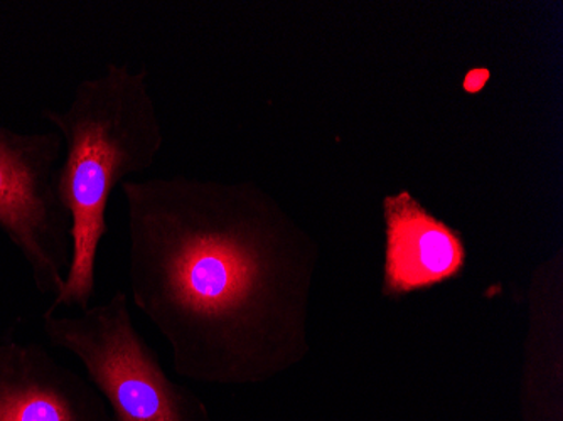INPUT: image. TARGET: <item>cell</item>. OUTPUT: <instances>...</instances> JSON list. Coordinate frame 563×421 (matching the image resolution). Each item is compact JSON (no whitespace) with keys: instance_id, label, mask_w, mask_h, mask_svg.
<instances>
[{"instance_id":"obj_1","label":"cell","mask_w":563,"mask_h":421,"mask_svg":"<svg viewBox=\"0 0 563 421\" xmlns=\"http://www.w3.org/2000/svg\"><path fill=\"white\" fill-rule=\"evenodd\" d=\"M135 307L174 372L262 383L306 354L311 240L255 184L154 177L122 184Z\"/></svg>"},{"instance_id":"obj_6","label":"cell","mask_w":563,"mask_h":421,"mask_svg":"<svg viewBox=\"0 0 563 421\" xmlns=\"http://www.w3.org/2000/svg\"><path fill=\"white\" fill-rule=\"evenodd\" d=\"M387 265L390 292H410L454 277L464 265V246L457 233L430 217L408 195L385 201Z\"/></svg>"},{"instance_id":"obj_2","label":"cell","mask_w":563,"mask_h":421,"mask_svg":"<svg viewBox=\"0 0 563 421\" xmlns=\"http://www.w3.org/2000/svg\"><path fill=\"white\" fill-rule=\"evenodd\" d=\"M43 117L63 139L59 195L73 234L65 285L46 312L59 307L85 310L93 299L98 248L107 234L113 189L154 166L163 151V123L147 71L117 63L76 85L68 109H46Z\"/></svg>"},{"instance_id":"obj_5","label":"cell","mask_w":563,"mask_h":421,"mask_svg":"<svg viewBox=\"0 0 563 421\" xmlns=\"http://www.w3.org/2000/svg\"><path fill=\"white\" fill-rule=\"evenodd\" d=\"M0 421H113L91 383L34 342L0 341Z\"/></svg>"},{"instance_id":"obj_4","label":"cell","mask_w":563,"mask_h":421,"mask_svg":"<svg viewBox=\"0 0 563 421\" xmlns=\"http://www.w3.org/2000/svg\"><path fill=\"white\" fill-rule=\"evenodd\" d=\"M63 139L0 123V230L43 296H59L73 256L71 217L59 195Z\"/></svg>"},{"instance_id":"obj_3","label":"cell","mask_w":563,"mask_h":421,"mask_svg":"<svg viewBox=\"0 0 563 421\" xmlns=\"http://www.w3.org/2000/svg\"><path fill=\"white\" fill-rule=\"evenodd\" d=\"M43 331L84 364L113 421H210L205 403L167 376L139 334L122 290L71 318L44 312Z\"/></svg>"}]
</instances>
